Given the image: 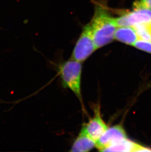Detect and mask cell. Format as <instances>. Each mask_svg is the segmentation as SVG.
I'll return each instance as SVG.
<instances>
[{
  "label": "cell",
  "instance_id": "obj_7",
  "mask_svg": "<svg viewBox=\"0 0 151 152\" xmlns=\"http://www.w3.org/2000/svg\"><path fill=\"white\" fill-rule=\"evenodd\" d=\"M96 142L87 135L83 128L76 139L70 151L85 152L91 151L95 147Z\"/></svg>",
  "mask_w": 151,
  "mask_h": 152
},
{
  "label": "cell",
  "instance_id": "obj_2",
  "mask_svg": "<svg viewBox=\"0 0 151 152\" xmlns=\"http://www.w3.org/2000/svg\"><path fill=\"white\" fill-rule=\"evenodd\" d=\"M81 70L82 64L70 59L61 65L60 75L63 86L70 89L76 96L81 99Z\"/></svg>",
  "mask_w": 151,
  "mask_h": 152
},
{
  "label": "cell",
  "instance_id": "obj_8",
  "mask_svg": "<svg viewBox=\"0 0 151 152\" xmlns=\"http://www.w3.org/2000/svg\"><path fill=\"white\" fill-rule=\"evenodd\" d=\"M138 36L133 27H119L116 30L114 39L126 45H133L138 40Z\"/></svg>",
  "mask_w": 151,
  "mask_h": 152
},
{
  "label": "cell",
  "instance_id": "obj_12",
  "mask_svg": "<svg viewBox=\"0 0 151 152\" xmlns=\"http://www.w3.org/2000/svg\"><path fill=\"white\" fill-rule=\"evenodd\" d=\"M146 8L151 9V0H140L134 4V8Z\"/></svg>",
  "mask_w": 151,
  "mask_h": 152
},
{
  "label": "cell",
  "instance_id": "obj_1",
  "mask_svg": "<svg viewBox=\"0 0 151 152\" xmlns=\"http://www.w3.org/2000/svg\"><path fill=\"white\" fill-rule=\"evenodd\" d=\"M90 23L96 49L106 46L114 40L117 28L115 20L104 7L101 6L96 7L94 16Z\"/></svg>",
  "mask_w": 151,
  "mask_h": 152
},
{
  "label": "cell",
  "instance_id": "obj_5",
  "mask_svg": "<svg viewBox=\"0 0 151 152\" xmlns=\"http://www.w3.org/2000/svg\"><path fill=\"white\" fill-rule=\"evenodd\" d=\"M128 139L127 134L121 125H116L107 128L98 140L96 142L95 147L100 151L122 141Z\"/></svg>",
  "mask_w": 151,
  "mask_h": 152
},
{
  "label": "cell",
  "instance_id": "obj_11",
  "mask_svg": "<svg viewBox=\"0 0 151 152\" xmlns=\"http://www.w3.org/2000/svg\"><path fill=\"white\" fill-rule=\"evenodd\" d=\"M133 46L137 49L151 54V42L140 39L137 40Z\"/></svg>",
  "mask_w": 151,
  "mask_h": 152
},
{
  "label": "cell",
  "instance_id": "obj_9",
  "mask_svg": "<svg viewBox=\"0 0 151 152\" xmlns=\"http://www.w3.org/2000/svg\"><path fill=\"white\" fill-rule=\"evenodd\" d=\"M139 144L126 139L109 147L103 152H137Z\"/></svg>",
  "mask_w": 151,
  "mask_h": 152
},
{
  "label": "cell",
  "instance_id": "obj_10",
  "mask_svg": "<svg viewBox=\"0 0 151 152\" xmlns=\"http://www.w3.org/2000/svg\"><path fill=\"white\" fill-rule=\"evenodd\" d=\"M138 38L151 42V26L150 23L138 24L133 26Z\"/></svg>",
  "mask_w": 151,
  "mask_h": 152
},
{
  "label": "cell",
  "instance_id": "obj_13",
  "mask_svg": "<svg viewBox=\"0 0 151 152\" xmlns=\"http://www.w3.org/2000/svg\"></svg>",
  "mask_w": 151,
  "mask_h": 152
},
{
  "label": "cell",
  "instance_id": "obj_4",
  "mask_svg": "<svg viewBox=\"0 0 151 152\" xmlns=\"http://www.w3.org/2000/svg\"><path fill=\"white\" fill-rule=\"evenodd\" d=\"M133 12L115 18L117 27H133L136 24L151 23V9L134 8Z\"/></svg>",
  "mask_w": 151,
  "mask_h": 152
},
{
  "label": "cell",
  "instance_id": "obj_6",
  "mask_svg": "<svg viewBox=\"0 0 151 152\" xmlns=\"http://www.w3.org/2000/svg\"><path fill=\"white\" fill-rule=\"evenodd\" d=\"M83 128L87 135L96 142L108 127L102 118L100 109H98L95 111L94 116L86 125L83 126Z\"/></svg>",
  "mask_w": 151,
  "mask_h": 152
},
{
  "label": "cell",
  "instance_id": "obj_3",
  "mask_svg": "<svg viewBox=\"0 0 151 152\" xmlns=\"http://www.w3.org/2000/svg\"><path fill=\"white\" fill-rule=\"evenodd\" d=\"M97 50L94 44L91 23L83 28V31L73 49L71 59L79 62H84Z\"/></svg>",
  "mask_w": 151,
  "mask_h": 152
}]
</instances>
